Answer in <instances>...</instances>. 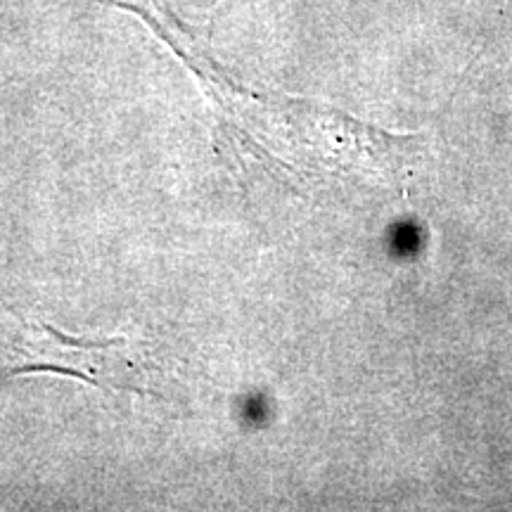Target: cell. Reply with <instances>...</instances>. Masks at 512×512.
Masks as SVG:
<instances>
[{
    "label": "cell",
    "mask_w": 512,
    "mask_h": 512,
    "mask_svg": "<svg viewBox=\"0 0 512 512\" xmlns=\"http://www.w3.org/2000/svg\"><path fill=\"white\" fill-rule=\"evenodd\" d=\"M190 64L204 76L219 107L226 155L249 181L268 178L302 188L323 176L387 159L408 140L358 124L342 112L247 93L202 64Z\"/></svg>",
    "instance_id": "6da1fadb"
}]
</instances>
